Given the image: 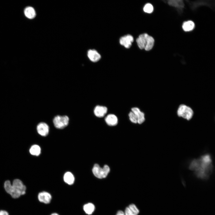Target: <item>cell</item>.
<instances>
[{
	"label": "cell",
	"instance_id": "cell-26",
	"mask_svg": "<svg viewBox=\"0 0 215 215\" xmlns=\"http://www.w3.org/2000/svg\"><path fill=\"white\" fill-rule=\"evenodd\" d=\"M51 215H59L57 213H54L52 214Z\"/></svg>",
	"mask_w": 215,
	"mask_h": 215
},
{
	"label": "cell",
	"instance_id": "cell-18",
	"mask_svg": "<svg viewBox=\"0 0 215 215\" xmlns=\"http://www.w3.org/2000/svg\"><path fill=\"white\" fill-rule=\"evenodd\" d=\"M41 149L40 147L38 145H34L30 147L29 152L32 155L38 156L41 153Z\"/></svg>",
	"mask_w": 215,
	"mask_h": 215
},
{
	"label": "cell",
	"instance_id": "cell-19",
	"mask_svg": "<svg viewBox=\"0 0 215 215\" xmlns=\"http://www.w3.org/2000/svg\"><path fill=\"white\" fill-rule=\"evenodd\" d=\"M168 3L170 6L179 8H182L184 5L183 1L181 0H169Z\"/></svg>",
	"mask_w": 215,
	"mask_h": 215
},
{
	"label": "cell",
	"instance_id": "cell-10",
	"mask_svg": "<svg viewBox=\"0 0 215 215\" xmlns=\"http://www.w3.org/2000/svg\"><path fill=\"white\" fill-rule=\"evenodd\" d=\"M148 36V35L147 33H143L139 35L136 39V42L137 45L140 49H145Z\"/></svg>",
	"mask_w": 215,
	"mask_h": 215
},
{
	"label": "cell",
	"instance_id": "cell-1",
	"mask_svg": "<svg viewBox=\"0 0 215 215\" xmlns=\"http://www.w3.org/2000/svg\"><path fill=\"white\" fill-rule=\"evenodd\" d=\"M210 155L205 154L199 159L192 160L189 164V168L194 171L198 177L205 178L211 172L212 169Z\"/></svg>",
	"mask_w": 215,
	"mask_h": 215
},
{
	"label": "cell",
	"instance_id": "cell-23",
	"mask_svg": "<svg viewBox=\"0 0 215 215\" xmlns=\"http://www.w3.org/2000/svg\"><path fill=\"white\" fill-rule=\"evenodd\" d=\"M129 119L130 121L133 123H137V119L135 115L132 112H130L128 114Z\"/></svg>",
	"mask_w": 215,
	"mask_h": 215
},
{
	"label": "cell",
	"instance_id": "cell-6",
	"mask_svg": "<svg viewBox=\"0 0 215 215\" xmlns=\"http://www.w3.org/2000/svg\"><path fill=\"white\" fill-rule=\"evenodd\" d=\"M133 41V37L130 35H127L122 37L119 39L120 44L127 48L130 47Z\"/></svg>",
	"mask_w": 215,
	"mask_h": 215
},
{
	"label": "cell",
	"instance_id": "cell-25",
	"mask_svg": "<svg viewBox=\"0 0 215 215\" xmlns=\"http://www.w3.org/2000/svg\"><path fill=\"white\" fill-rule=\"evenodd\" d=\"M116 215H125V213L122 211H119Z\"/></svg>",
	"mask_w": 215,
	"mask_h": 215
},
{
	"label": "cell",
	"instance_id": "cell-22",
	"mask_svg": "<svg viewBox=\"0 0 215 215\" xmlns=\"http://www.w3.org/2000/svg\"><path fill=\"white\" fill-rule=\"evenodd\" d=\"M153 5L150 3L146 4L143 8L144 11L147 13H151L153 11Z\"/></svg>",
	"mask_w": 215,
	"mask_h": 215
},
{
	"label": "cell",
	"instance_id": "cell-24",
	"mask_svg": "<svg viewBox=\"0 0 215 215\" xmlns=\"http://www.w3.org/2000/svg\"><path fill=\"white\" fill-rule=\"evenodd\" d=\"M0 215H9L8 212L5 210L0 211Z\"/></svg>",
	"mask_w": 215,
	"mask_h": 215
},
{
	"label": "cell",
	"instance_id": "cell-15",
	"mask_svg": "<svg viewBox=\"0 0 215 215\" xmlns=\"http://www.w3.org/2000/svg\"><path fill=\"white\" fill-rule=\"evenodd\" d=\"M64 182L69 185L73 184L74 182L75 178L73 174L70 172L65 173L63 176Z\"/></svg>",
	"mask_w": 215,
	"mask_h": 215
},
{
	"label": "cell",
	"instance_id": "cell-14",
	"mask_svg": "<svg viewBox=\"0 0 215 215\" xmlns=\"http://www.w3.org/2000/svg\"><path fill=\"white\" fill-rule=\"evenodd\" d=\"M139 210L136 205L134 204L130 205L125 209V215H138Z\"/></svg>",
	"mask_w": 215,
	"mask_h": 215
},
{
	"label": "cell",
	"instance_id": "cell-3",
	"mask_svg": "<svg viewBox=\"0 0 215 215\" xmlns=\"http://www.w3.org/2000/svg\"><path fill=\"white\" fill-rule=\"evenodd\" d=\"M110 171V168L108 165H105L102 168L97 164L94 165L92 169V172L94 175L99 179H102L106 177Z\"/></svg>",
	"mask_w": 215,
	"mask_h": 215
},
{
	"label": "cell",
	"instance_id": "cell-11",
	"mask_svg": "<svg viewBox=\"0 0 215 215\" xmlns=\"http://www.w3.org/2000/svg\"><path fill=\"white\" fill-rule=\"evenodd\" d=\"M52 198L51 196L49 193L43 191L39 193L38 199L39 201L45 204L49 203Z\"/></svg>",
	"mask_w": 215,
	"mask_h": 215
},
{
	"label": "cell",
	"instance_id": "cell-9",
	"mask_svg": "<svg viewBox=\"0 0 215 215\" xmlns=\"http://www.w3.org/2000/svg\"><path fill=\"white\" fill-rule=\"evenodd\" d=\"M108 112L107 107L105 106L97 105L94 109V113L96 116L98 117H103Z\"/></svg>",
	"mask_w": 215,
	"mask_h": 215
},
{
	"label": "cell",
	"instance_id": "cell-21",
	"mask_svg": "<svg viewBox=\"0 0 215 215\" xmlns=\"http://www.w3.org/2000/svg\"><path fill=\"white\" fill-rule=\"evenodd\" d=\"M154 42L153 38L148 35L147 39L145 49L146 51L150 50L153 47Z\"/></svg>",
	"mask_w": 215,
	"mask_h": 215
},
{
	"label": "cell",
	"instance_id": "cell-12",
	"mask_svg": "<svg viewBox=\"0 0 215 215\" xmlns=\"http://www.w3.org/2000/svg\"><path fill=\"white\" fill-rule=\"evenodd\" d=\"M87 55L89 59L93 62H96L101 59V56L98 52L95 50H89Z\"/></svg>",
	"mask_w": 215,
	"mask_h": 215
},
{
	"label": "cell",
	"instance_id": "cell-16",
	"mask_svg": "<svg viewBox=\"0 0 215 215\" xmlns=\"http://www.w3.org/2000/svg\"><path fill=\"white\" fill-rule=\"evenodd\" d=\"M24 14L25 16L30 19H33L36 16V12L34 9L31 7H26L24 10Z\"/></svg>",
	"mask_w": 215,
	"mask_h": 215
},
{
	"label": "cell",
	"instance_id": "cell-2",
	"mask_svg": "<svg viewBox=\"0 0 215 215\" xmlns=\"http://www.w3.org/2000/svg\"><path fill=\"white\" fill-rule=\"evenodd\" d=\"M4 187L6 192L13 198H17L25 194L26 187L20 179H16L12 184L9 180L5 181Z\"/></svg>",
	"mask_w": 215,
	"mask_h": 215
},
{
	"label": "cell",
	"instance_id": "cell-5",
	"mask_svg": "<svg viewBox=\"0 0 215 215\" xmlns=\"http://www.w3.org/2000/svg\"><path fill=\"white\" fill-rule=\"evenodd\" d=\"M69 119L66 116L57 115L53 118V122L55 127L58 129H62L68 124Z\"/></svg>",
	"mask_w": 215,
	"mask_h": 215
},
{
	"label": "cell",
	"instance_id": "cell-17",
	"mask_svg": "<svg viewBox=\"0 0 215 215\" xmlns=\"http://www.w3.org/2000/svg\"><path fill=\"white\" fill-rule=\"evenodd\" d=\"M194 24L193 21H188L183 23L182 28L184 31H189L192 30L194 28Z\"/></svg>",
	"mask_w": 215,
	"mask_h": 215
},
{
	"label": "cell",
	"instance_id": "cell-20",
	"mask_svg": "<svg viewBox=\"0 0 215 215\" xmlns=\"http://www.w3.org/2000/svg\"><path fill=\"white\" fill-rule=\"evenodd\" d=\"M95 208L94 205L92 203H88L85 204L83 206V209L86 214H91L94 211Z\"/></svg>",
	"mask_w": 215,
	"mask_h": 215
},
{
	"label": "cell",
	"instance_id": "cell-13",
	"mask_svg": "<svg viewBox=\"0 0 215 215\" xmlns=\"http://www.w3.org/2000/svg\"><path fill=\"white\" fill-rule=\"evenodd\" d=\"M107 124L110 126H113L116 125L118 122V119L116 115L110 114L108 115L105 118Z\"/></svg>",
	"mask_w": 215,
	"mask_h": 215
},
{
	"label": "cell",
	"instance_id": "cell-7",
	"mask_svg": "<svg viewBox=\"0 0 215 215\" xmlns=\"http://www.w3.org/2000/svg\"><path fill=\"white\" fill-rule=\"evenodd\" d=\"M36 129L38 133L42 136H46L49 132L48 125L44 122L39 123L37 126Z\"/></svg>",
	"mask_w": 215,
	"mask_h": 215
},
{
	"label": "cell",
	"instance_id": "cell-8",
	"mask_svg": "<svg viewBox=\"0 0 215 215\" xmlns=\"http://www.w3.org/2000/svg\"><path fill=\"white\" fill-rule=\"evenodd\" d=\"M132 111L136 116L137 119V123L141 124L145 120L144 113L141 111L137 107H133L131 109Z\"/></svg>",
	"mask_w": 215,
	"mask_h": 215
},
{
	"label": "cell",
	"instance_id": "cell-4",
	"mask_svg": "<svg viewBox=\"0 0 215 215\" xmlns=\"http://www.w3.org/2000/svg\"><path fill=\"white\" fill-rule=\"evenodd\" d=\"M178 116L189 120L191 119L194 115V111L191 108L185 105H180L177 110Z\"/></svg>",
	"mask_w": 215,
	"mask_h": 215
}]
</instances>
